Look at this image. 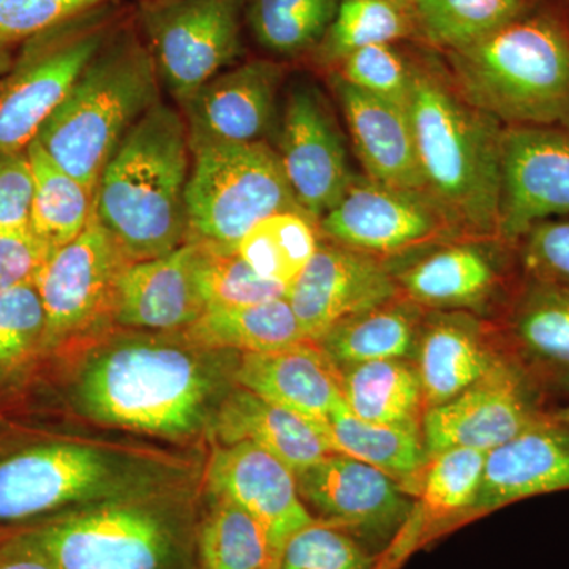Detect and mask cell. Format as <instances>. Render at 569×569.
Returning a JSON list of instances; mask_svg holds the SVG:
<instances>
[{"label":"cell","instance_id":"cell-8","mask_svg":"<svg viewBox=\"0 0 569 569\" xmlns=\"http://www.w3.org/2000/svg\"><path fill=\"white\" fill-rule=\"evenodd\" d=\"M132 10L111 0L18 44L10 69L0 77V152L28 149Z\"/></svg>","mask_w":569,"mask_h":569},{"label":"cell","instance_id":"cell-36","mask_svg":"<svg viewBox=\"0 0 569 569\" xmlns=\"http://www.w3.org/2000/svg\"><path fill=\"white\" fill-rule=\"evenodd\" d=\"M342 0H246L253 39L277 61L307 59L323 39Z\"/></svg>","mask_w":569,"mask_h":569},{"label":"cell","instance_id":"cell-17","mask_svg":"<svg viewBox=\"0 0 569 569\" xmlns=\"http://www.w3.org/2000/svg\"><path fill=\"white\" fill-rule=\"evenodd\" d=\"M569 213V129L505 127L498 236L516 244L533 224Z\"/></svg>","mask_w":569,"mask_h":569},{"label":"cell","instance_id":"cell-16","mask_svg":"<svg viewBox=\"0 0 569 569\" xmlns=\"http://www.w3.org/2000/svg\"><path fill=\"white\" fill-rule=\"evenodd\" d=\"M553 406L507 355L481 380L422 417L427 456L449 448L490 451L549 417Z\"/></svg>","mask_w":569,"mask_h":569},{"label":"cell","instance_id":"cell-40","mask_svg":"<svg viewBox=\"0 0 569 569\" xmlns=\"http://www.w3.org/2000/svg\"><path fill=\"white\" fill-rule=\"evenodd\" d=\"M197 242L198 283L208 309L261 305L287 296V284L258 276L239 254L238 247Z\"/></svg>","mask_w":569,"mask_h":569},{"label":"cell","instance_id":"cell-4","mask_svg":"<svg viewBox=\"0 0 569 569\" xmlns=\"http://www.w3.org/2000/svg\"><path fill=\"white\" fill-rule=\"evenodd\" d=\"M443 58L458 91L505 127L569 129V0H537Z\"/></svg>","mask_w":569,"mask_h":569},{"label":"cell","instance_id":"cell-15","mask_svg":"<svg viewBox=\"0 0 569 569\" xmlns=\"http://www.w3.org/2000/svg\"><path fill=\"white\" fill-rule=\"evenodd\" d=\"M296 482L313 519L347 531L377 557L391 546L413 509V497L399 481L339 452L298 471Z\"/></svg>","mask_w":569,"mask_h":569},{"label":"cell","instance_id":"cell-32","mask_svg":"<svg viewBox=\"0 0 569 569\" xmlns=\"http://www.w3.org/2000/svg\"><path fill=\"white\" fill-rule=\"evenodd\" d=\"M325 436L332 452L369 463L400 485L413 478L429 459L421 430L362 421L342 396L326 418Z\"/></svg>","mask_w":569,"mask_h":569},{"label":"cell","instance_id":"cell-14","mask_svg":"<svg viewBox=\"0 0 569 569\" xmlns=\"http://www.w3.org/2000/svg\"><path fill=\"white\" fill-rule=\"evenodd\" d=\"M276 149L299 208L318 220L342 198L356 176L346 138L328 97L313 82L295 81L276 123Z\"/></svg>","mask_w":569,"mask_h":569},{"label":"cell","instance_id":"cell-20","mask_svg":"<svg viewBox=\"0 0 569 569\" xmlns=\"http://www.w3.org/2000/svg\"><path fill=\"white\" fill-rule=\"evenodd\" d=\"M211 447L206 492L228 498L257 519L279 557L284 542L316 520L299 496L295 471L252 443Z\"/></svg>","mask_w":569,"mask_h":569},{"label":"cell","instance_id":"cell-2","mask_svg":"<svg viewBox=\"0 0 569 569\" xmlns=\"http://www.w3.org/2000/svg\"><path fill=\"white\" fill-rule=\"evenodd\" d=\"M206 460L149 445L47 436L0 452V531L107 501L204 488Z\"/></svg>","mask_w":569,"mask_h":569},{"label":"cell","instance_id":"cell-6","mask_svg":"<svg viewBox=\"0 0 569 569\" xmlns=\"http://www.w3.org/2000/svg\"><path fill=\"white\" fill-rule=\"evenodd\" d=\"M201 493L123 498L9 531L56 569H197Z\"/></svg>","mask_w":569,"mask_h":569},{"label":"cell","instance_id":"cell-19","mask_svg":"<svg viewBox=\"0 0 569 569\" xmlns=\"http://www.w3.org/2000/svg\"><path fill=\"white\" fill-rule=\"evenodd\" d=\"M287 62L252 59L230 67L193 93L181 112L190 149L217 142L268 141L276 129Z\"/></svg>","mask_w":569,"mask_h":569},{"label":"cell","instance_id":"cell-44","mask_svg":"<svg viewBox=\"0 0 569 569\" xmlns=\"http://www.w3.org/2000/svg\"><path fill=\"white\" fill-rule=\"evenodd\" d=\"M516 247L523 274L569 291V220L533 224Z\"/></svg>","mask_w":569,"mask_h":569},{"label":"cell","instance_id":"cell-45","mask_svg":"<svg viewBox=\"0 0 569 569\" xmlns=\"http://www.w3.org/2000/svg\"><path fill=\"white\" fill-rule=\"evenodd\" d=\"M33 171L28 149L0 152V230H29Z\"/></svg>","mask_w":569,"mask_h":569},{"label":"cell","instance_id":"cell-11","mask_svg":"<svg viewBox=\"0 0 569 569\" xmlns=\"http://www.w3.org/2000/svg\"><path fill=\"white\" fill-rule=\"evenodd\" d=\"M400 293L425 310L497 320L522 280L518 247L497 236H459L388 261Z\"/></svg>","mask_w":569,"mask_h":569},{"label":"cell","instance_id":"cell-7","mask_svg":"<svg viewBox=\"0 0 569 569\" xmlns=\"http://www.w3.org/2000/svg\"><path fill=\"white\" fill-rule=\"evenodd\" d=\"M159 102L162 84L132 10L82 70L36 140L96 194L119 142Z\"/></svg>","mask_w":569,"mask_h":569},{"label":"cell","instance_id":"cell-29","mask_svg":"<svg viewBox=\"0 0 569 569\" xmlns=\"http://www.w3.org/2000/svg\"><path fill=\"white\" fill-rule=\"evenodd\" d=\"M426 310L402 293L339 321L317 340L337 370L383 359H411Z\"/></svg>","mask_w":569,"mask_h":569},{"label":"cell","instance_id":"cell-3","mask_svg":"<svg viewBox=\"0 0 569 569\" xmlns=\"http://www.w3.org/2000/svg\"><path fill=\"white\" fill-rule=\"evenodd\" d=\"M408 118L426 189L467 236H498L505 126L468 102L443 54L413 41Z\"/></svg>","mask_w":569,"mask_h":569},{"label":"cell","instance_id":"cell-10","mask_svg":"<svg viewBox=\"0 0 569 569\" xmlns=\"http://www.w3.org/2000/svg\"><path fill=\"white\" fill-rule=\"evenodd\" d=\"M133 18L179 107L244 52L246 0H138Z\"/></svg>","mask_w":569,"mask_h":569},{"label":"cell","instance_id":"cell-48","mask_svg":"<svg viewBox=\"0 0 569 569\" xmlns=\"http://www.w3.org/2000/svg\"><path fill=\"white\" fill-rule=\"evenodd\" d=\"M17 47H9V44H0V77L10 69L11 62L14 59Z\"/></svg>","mask_w":569,"mask_h":569},{"label":"cell","instance_id":"cell-13","mask_svg":"<svg viewBox=\"0 0 569 569\" xmlns=\"http://www.w3.org/2000/svg\"><path fill=\"white\" fill-rule=\"evenodd\" d=\"M317 227L321 238L387 261L467 236L425 190L397 189L367 176H356Z\"/></svg>","mask_w":569,"mask_h":569},{"label":"cell","instance_id":"cell-21","mask_svg":"<svg viewBox=\"0 0 569 569\" xmlns=\"http://www.w3.org/2000/svg\"><path fill=\"white\" fill-rule=\"evenodd\" d=\"M488 451L449 448L429 456L426 466L402 489L413 497L406 526L380 557L376 569H397L411 552L470 522L485 477Z\"/></svg>","mask_w":569,"mask_h":569},{"label":"cell","instance_id":"cell-38","mask_svg":"<svg viewBox=\"0 0 569 569\" xmlns=\"http://www.w3.org/2000/svg\"><path fill=\"white\" fill-rule=\"evenodd\" d=\"M316 220L305 212L272 213L239 241L238 252L258 276L290 284L320 244Z\"/></svg>","mask_w":569,"mask_h":569},{"label":"cell","instance_id":"cell-22","mask_svg":"<svg viewBox=\"0 0 569 569\" xmlns=\"http://www.w3.org/2000/svg\"><path fill=\"white\" fill-rule=\"evenodd\" d=\"M496 321L505 355L550 403L569 397V291L523 274Z\"/></svg>","mask_w":569,"mask_h":569},{"label":"cell","instance_id":"cell-23","mask_svg":"<svg viewBox=\"0 0 569 569\" xmlns=\"http://www.w3.org/2000/svg\"><path fill=\"white\" fill-rule=\"evenodd\" d=\"M503 358L496 321L468 312L426 310L413 355L425 413L477 383Z\"/></svg>","mask_w":569,"mask_h":569},{"label":"cell","instance_id":"cell-37","mask_svg":"<svg viewBox=\"0 0 569 569\" xmlns=\"http://www.w3.org/2000/svg\"><path fill=\"white\" fill-rule=\"evenodd\" d=\"M537 0H417L419 40L433 50H462L526 13Z\"/></svg>","mask_w":569,"mask_h":569},{"label":"cell","instance_id":"cell-34","mask_svg":"<svg viewBox=\"0 0 569 569\" xmlns=\"http://www.w3.org/2000/svg\"><path fill=\"white\" fill-rule=\"evenodd\" d=\"M410 40L421 41L417 22L391 0H342L323 39L306 61L331 73L362 48Z\"/></svg>","mask_w":569,"mask_h":569},{"label":"cell","instance_id":"cell-12","mask_svg":"<svg viewBox=\"0 0 569 569\" xmlns=\"http://www.w3.org/2000/svg\"><path fill=\"white\" fill-rule=\"evenodd\" d=\"M132 263L92 212L86 230L56 250L37 276L47 317L44 356L61 353L114 328L119 280Z\"/></svg>","mask_w":569,"mask_h":569},{"label":"cell","instance_id":"cell-41","mask_svg":"<svg viewBox=\"0 0 569 569\" xmlns=\"http://www.w3.org/2000/svg\"><path fill=\"white\" fill-rule=\"evenodd\" d=\"M413 41L372 44L343 59L331 73L378 99L407 107L410 96Z\"/></svg>","mask_w":569,"mask_h":569},{"label":"cell","instance_id":"cell-1","mask_svg":"<svg viewBox=\"0 0 569 569\" xmlns=\"http://www.w3.org/2000/svg\"><path fill=\"white\" fill-rule=\"evenodd\" d=\"M54 356L63 402L78 418L189 443L208 437L238 387L242 353L200 346L183 331L112 328Z\"/></svg>","mask_w":569,"mask_h":569},{"label":"cell","instance_id":"cell-43","mask_svg":"<svg viewBox=\"0 0 569 569\" xmlns=\"http://www.w3.org/2000/svg\"><path fill=\"white\" fill-rule=\"evenodd\" d=\"M108 2L111 0H0V44L18 47Z\"/></svg>","mask_w":569,"mask_h":569},{"label":"cell","instance_id":"cell-31","mask_svg":"<svg viewBox=\"0 0 569 569\" xmlns=\"http://www.w3.org/2000/svg\"><path fill=\"white\" fill-rule=\"evenodd\" d=\"M183 332L200 346L242 355L266 353L309 342L287 298L261 305L213 307Z\"/></svg>","mask_w":569,"mask_h":569},{"label":"cell","instance_id":"cell-25","mask_svg":"<svg viewBox=\"0 0 569 569\" xmlns=\"http://www.w3.org/2000/svg\"><path fill=\"white\" fill-rule=\"evenodd\" d=\"M569 490V426L550 417L490 449L471 520L548 493Z\"/></svg>","mask_w":569,"mask_h":569},{"label":"cell","instance_id":"cell-18","mask_svg":"<svg viewBox=\"0 0 569 569\" xmlns=\"http://www.w3.org/2000/svg\"><path fill=\"white\" fill-rule=\"evenodd\" d=\"M399 295L387 260L321 238L284 298L302 335L317 342L339 321Z\"/></svg>","mask_w":569,"mask_h":569},{"label":"cell","instance_id":"cell-46","mask_svg":"<svg viewBox=\"0 0 569 569\" xmlns=\"http://www.w3.org/2000/svg\"><path fill=\"white\" fill-rule=\"evenodd\" d=\"M50 246L29 230H0V293L36 283L52 253Z\"/></svg>","mask_w":569,"mask_h":569},{"label":"cell","instance_id":"cell-24","mask_svg":"<svg viewBox=\"0 0 569 569\" xmlns=\"http://www.w3.org/2000/svg\"><path fill=\"white\" fill-rule=\"evenodd\" d=\"M197 264L193 239L173 252L130 264L116 293L114 328L176 332L192 326L208 310Z\"/></svg>","mask_w":569,"mask_h":569},{"label":"cell","instance_id":"cell-5","mask_svg":"<svg viewBox=\"0 0 569 569\" xmlns=\"http://www.w3.org/2000/svg\"><path fill=\"white\" fill-rule=\"evenodd\" d=\"M190 164L182 112L163 100L134 123L104 164L93 213L133 261L162 257L189 239Z\"/></svg>","mask_w":569,"mask_h":569},{"label":"cell","instance_id":"cell-39","mask_svg":"<svg viewBox=\"0 0 569 569\" xmlns=\"http://www.w3.org/2000/svg\"><path fill=\"white\" fill-rule=\"evenodd\" d=\"M47 317L36 283L0 293V389L28 376L44 356Z\"/></svg>","mask_w":569,"mask_h":569},{"label":"cell","instance_id":"cell-50","mask_svg":"<svg viewBox=\"0 0 569 569\" xmlns=\"http://www.w3.org/2000/svg\"><path fill=\"white\" fill-rule=\"evenodd\" d=\"M391 2H395L396 6H399L400 9L408 11V13H410L411 17H413V9L415 3H417V0H391Z\"/></svg>","mask_w":569,"mask_h":569},{"label":"cell","instance_id":"cell-33","mask_svg":"<svg viewBox=\"0 0 569 569\" xmlns=\"http://www.w3.org/2000/svg\"><path fill=\"white\" fill-rule=\"evenodd\" d=\"M203 492L194 533L197 569H274L277 553L260 522L228 498Z\"/></svg>","mask_w":569,"mask_h":569},{"label":"cell","instance_id":"cell-47","mask_svg":"<svg viewBox=\"0 0 569 569\" xmlns=\"http://www.w3.org/2000/svg\"><path fill=\"white\" fill-rule=\"evenodd\" d=\"M0 569H56L50 561L11 531H0Z\"/></svg>","mask_w":569,"mask_h":569},{"label":"cell","instance_id":"cell-28","mask_svg":"<svg viewBox=\"0 0 569 569\" xmlns=\"http://www.w3.org/2000/svg\"><path fill=\"white\" fill-rule=\"evenodd\" d=\"M238 387L323 429L329 411L340 397L337 369L316 342L242 355Z\"/></svg>","mask_w":569,"mask_h":569},{"label":"cell","instance_id":"cell-42","mask_svg":"<svg viewBox=\"0 0 569 569\" xmlns=\"http://www.w3.org/2000/svg\"><path fill=\"white\" fill-rule=\"evenodd\" d=\"M378 557L347 531L313 520L284 542L274 569H376Z\"/></svg>","mask_w":569,"mask_h":569},{"label":"cell","instance_id":"cell-9","mask_svg":"<svg viewBox=\"0 0 569 569\" xmlns=\"http://www.w3.org/2000/svg\"><path fill=\"white\" fill-rule=\"evenodd\" d=\"M190 151L189 239L238 247L266 217L305 212L271 142H217Z\"/></svg>","mask_w":569,"mask_h":569},{"label":"cell","instance_id":"cell-26","mask_svg":"<svg viewBox=\"0 0 569 569\" xmlns=\"http://www.w3.org/2000/svg\"><path fill=\"white\" fill-rule=\"evenodd\" d=\"M328 81L365 176L397 189L427 192L407 107L359 91L337 73H328Z\"/></svg>","mask_w":569,"mask_h":569},{"label":"cell","instance_id":"cell-27","mask_svg":"<svg viewBox=\"0 0 569 569\" xmlns=\"http://www.w3.org/2000/svg\"><path fill=\"white\" fill-rule=\"evenodd\" d=\"M206 440L211 445L252 443L295 475L332 452L323 427L241 387L223 400Z\"/></svg>","mask_w":569,"mask_h":569},{"label":"cell","instance_id":"cell-30","mask_svg":"<svg viewBox=\"0 0 569 569\" xmlns=\"http://www.w3.org/2000/svg\"><path fill=\"white\" fill-rule=\"evenodd\" d=\"M343 402L362 421L421 430V381L411 359H383L337 370Z\"/></svg>","mask_w":569,"mask_h":569},{"label":"cell","instance_id":"cell-35","mask_svg":"<svg viewBox=\"0 0 569 569\" xmlns=\"http://www.w3.org/2000/svg\"><path fill=\"white\" fill-rule=\"evenodd\" d=\"M33 171L32 233L52 250L77 239L93 212V194L84 183L62 170L33 140L28 146Z\"/></svg>","mask_w":569,"mask_h":569},{"label":"cell","instance_id":"cell-49","mask_svg":"<svg viewBox=\"0 0 569 569\" xmlns=\"http://www.w3.org/2000/svg\"><path fill=\"white\" fill-rule=\"evenodd\" d=\"M549 417L569 426V403L567 406L553 407L549 411Z\"/></svg>","mask_w":569,"mask_h":569}]
</instances>
